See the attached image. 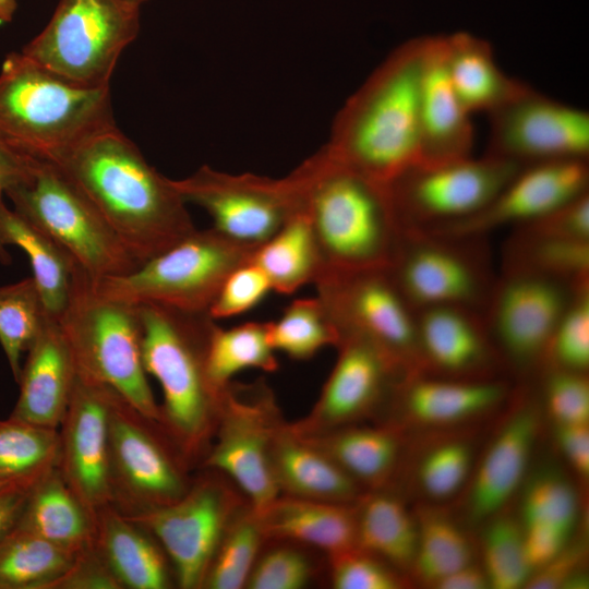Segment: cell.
I'll list each match as a JSON object with an SVG mask.
<instances>
[{
  "instance_id": "obj_1",
  "label": "cell",
  "mask_w": 589,
  "mask_h": 589,
  "mask_svg": "<svg viewBox=\"0 0 589 589\" xmlns=\"http://www.w3.org/2000/svg\"><path fill=\"white\" fill-rule=\"evenodd\" d=\"M50 163L88 199L140 265L196 230L171 179L149 165L117 125Z\"/></svg>"
},
{
  "instance_id": "obj_2",
  "label": "cell",
  "mask_w": 589,
  "mask_h": 589,
  "mask_svg": "<svg viewBox=\"0 0 589 589\" xmlns=\"http://www.w3.org/2000/svg\"><path fill=\"white\" fill-rule=\"evenodd\" d=\"M428 36L395 48L338 111L322 149L388 184L421 164L420 97Z\"/></svg>"
},
{
  "instance_id": "obj_3",
  "label": "cell",
  "mask_w": 589,
  "mask_h": 589,
  "mask_svg": "<svg viewBox=\"0 0 589 589\" xmlns=\"http://www.w3.org/2000/svg\"><path fill=\"white\" fill-rule=\"evenodd\" d=\"M291 173L324 269L388 268L404 230L386 184L334 160L322 148Z\"/></svg>"
},
{
  "instance_id": "obj_4",
  "label": "cell",
  "mask_w": 589,
  "mask_h": 589,
  "mask_svg": "<svg viewBox=\"0 0 589 589\" xmlns=\"http://www.w3.org/2000/svg\"><path fill=\"white\" fill-rule=\"evenodd\" d=\"M142 358L163 390L159 424L197 469L214 438L226 387L212 381L207 350L217 325L208 312L140 304Z\"/></svg>"
},
{
  "instance_id": "obj_5",
  "label": "cell",
  "mask_w": 589,
  "mask_h": 589,
  "mask_svg": "<svg viewBox=\"0 0 589 589\" xmlns=\"http://www.w3.org/2000/svg\"><path fill=\"white\" fill-rule=\"evenodd\" d=\"M110 86L86 87L51 73L22 52L0 71V142L50 161L116 127Z\"/></svg>"
},
{
  "instance_id": "obj_6",
  "label": "cell",
  "mask_w": 589,
  "mask_h": 589,
  "mask_svg": "<svg viewBox=\"0 0 589 589\" xmlns=\"http://www.w3.org/2000/svg\"><path fill=\"white\" fill-rule=\"evenodd\" d=\"M58 322L76 371L116 390L145 417L160 411L142 358L139 306L109 298L75 263L68 303Z\"/></svg>"
},
{
  "instance_id": "obj_7",
  "label": "cell",
  "mask_w": 589,
  "mask_h": 589,
  "mask_svg": "<svg viewBox=\"0 0 589 589\" xmlns=\"http://www.w3.org/2000/svg\"><path fill=\"white\" fill-rule=\"evenodd\" d=\"M257 247L236 241L213 227L195 230L135 271L94 281L103 294L133 305L155 303L208 312L225 279L250 262Z\"/></svg>"
},
{
  "instance_id": "obj_8",
  "label": "cell",
  "mask_w": 589,
  "mask_h": 589,
  "mask_svg": "<svg viewBox=\"0 0 589 589\" xmlns=\"http://www.w3.org/2000/svg\"><path fill=\"white\" fill-rule=\"evenodd\" d=\"M4 194L16 213L58 242L92 278L122 276L141 266L55 164L36 159L29 173Z\"/></svg>"
},
{
  "instance_id": "obj_9",
  "label": "cell",
  "mask_w": 589,
  "mask_h": 589,
  "mask_svg": "<svg viewBox=\"0 0 589 589\" xmlns=\"http://www.w3.org/2000/svg\"><path fill=\"white\" fill-rule=\"evenodd\" d=\"M139 29L140 5L129 0H59L47 25L21 52L70 83L110 86Z\"/></svg>"
},
{
  "instance_id": "obj_10",
  "label": "cell",
  "mask_w": 589,
  "mask_h": 589,
  "mask_svg": "<svg viewBox=\"0 0 589 589\" xmlns=\"http://www.w3.org/2000/svg\"><path fill=\"white\" fill-rule=\"evenodd\" d=\"M111 506L124 515L146 513L178 501L194 470L161 425L116 390L108 416Z\"/></svg>"
},
{
  "instance_id": "obj_11",
  "label": "cell",
  "mask_w": 589,
  "mask_h": 589,
  "mask_svg": "<svg viewBox=\"0 0 589 589\" xmlns=\"http://www.w3.org/2000/svg\"><path fill=\"white\" fill-rule=\"evenodd\" d=\"M178 501L137 515H125L148 530L166 552L181 589H203L215 550L248 498L219 471L199 468ZM124 515V514H123Z\"/></svg>"
},
{
  "instance_id": "obj_12",
  "label": "cell",
  "mask_w": 589,
  "mask_h": 589,
  "mask_svg": "<svg viewBox=\"0 0 589 589\" xmlns=\"http://www.w3.org/2000/svg\"><path fill=\"white\" fill-rule=\"evenodd\" d=\"M477 238L404 230L386 271L414 312L453 305L483 313L496 279Z\"/></svg>"
},
{
  "instance_id": "obj_13",
  "label": "cell",
  "mask_w": 589,
  "mask_h": 589,
  "mask_svg": "<svg viewBox=\"0 0 589 589\" xmlns=\"http://www.w3.org/2000/svg\"><path fill=\"white\" fill-rule=\"evenodd\" d=\"M283 420L275 395L266 383L230 382L213 442L199 468L225 474L251 506L262 512L279 495L272 471L271 447L274 432Z\"/></svg>"
},
{
  "instance_id": "obj_14",
  "label": "cell",
  "mask_w": 589,
  "mask_h": 589,
  "mask_svg": "<svg viewBox=\"0 0 589 589\" xmlns=\"http://www.w3.org/2000/svg\"><path fill=\"white\" fill-rule=\"evenodd\" d=\"M522 167L484 154L420 164L386 185L402 230H424L480 212Z\"/></svg>"
},
{
  "instance_id": "obj_15",
  "label": "cell",
  "mask_w": 589,
  "mask_h": 589,
  "mask_svg": "<svg viewBox=\"0 0 589 589\" xmlns=\"http://www.w3.org/2000/svg\"><path fill=\"white\" fill-rule=\"evenodd\" d=\"M314 285L341 338H365L408 372H420L416 312L386 269H324Z\"/></svg>"
},
{
  "instance_id": "obj_16",
  "label": "cell",
  "mask_w": 589,
  "mask_h": 589,
  "mask_svg": "<svg viewBox=\"0 0 589 589\" xmlns=\"http://www.w3.org/2000/svg\"><path fill=\"white\" fill-rule=\"evenodd\" d=\"M171 181L187 204L208 213L214 229L245 244L260 245L301 211L300 190L291 172L273 179L230 175L204 165Z\"/></svg>"
},
{
  "instance_id": "obj_17",
  "label": "cell",
  "mask_w": 589,
  "mask_h": 589,
  "mask_svg": "<svg viewBox=\"0 0 589 589\" xmlns=\"http://www.w3.org/2000/svg\"><path fill=\"white\" fill-rule=\"evenodd\" d=\"M579 287L534 273L503 272L483 311L493 346L521 370L544 361L556 325Z\"/></svg>"
},
{
  "instance_id": "obj_18",
  "label": "cell",
  "mask_w": 589,
  "mask_h": 589,
  "mask_svg": "<svg viewBox=\"0 0 589 589\" xmlns=\"http://www.w3.org/2000/svg\"><path fill=\"white\" fill-rule=\"evenodd\" d=\"M489 117L488 155L520 166L589 158L588 111L530 85Z\"/></svg>"
},
{
  "instance_id": "obj_19",
  "label": "cell",
  "mask_w": 589,
  "mask_h": 589,
  "mask_svg": "<svg viewBox=\"0 0 589 589\" xmlns=\"http://www.w3.org/2000/svg\"><path fill=\"white\" fill-rule=\"evenodd\" d=\"M338 357L310 412L291 422L301 435H313L357 421L374 412L408 372L370 340L344 336Z\"/></svg>"
},
{
  "instance_id": "obj_20",
  "label": "cell",
  "mask_w": 589,
  "mask_h": 589,
  "mask_svg": "<svg viewBox=\"0 0 589 589\" xmlns=\"http://www.w3.org/2000/svg\"><path fill=\"white\" fill-rule=\"evenodd\" d=\"M113 389L76 371L72 396L58 428L57 468L96 517L111 505L108 416Z\"/></svg>"
},
{
  "instance_id": "obj_21",
  "label": "cell",
  "mask_w": 589,
  "mask_h": 589,
  "mask_svg": "<svg viewBox=\"0 0 589 589\" xmlns=\"http://www.w3.org/2000/svg\"><path fill=\"white\" fill-rule=\"evenodd\" d=\"M589 192L588 160L524 166L480 212L446 225L416 230L448 238L481 237L504 226L538 218Z\"/></svg>"
},
{
  "instance_id": "obj_22",
  "label": "cell",
  "mask_w": 589,
  "mask_h": 589,
  "mask_svg": "<svg viewBox=\"0 0 589 589\" xmlns=\"http://www.w3.org/2000/svg\"><path fill=\"white\" fill-rule=\"evenodd\" d=\"M27 352L17 382L20 394L10 417L58 429L76 377L75 363L58 320L46 315Z\"/></svg>"
},
{
  "instance_id": "obj_23",
  "label": "cell",
  "mask_w": 589,
  "mask_h": 589,
  "mask_svg": "<svg viewBox=\"0 0 589 589\" xmlns=\"http://www.w3.org/2000/svg\"><path fill=\"white\" fill-rule=\"evenodd\" d=\"M474 129L459 103L444 62V36H428L420 97L421 164L471 156Z\"/></svg>"
},
{
  "instance_id": "obj_24",
  "label": "cell",
  "mask_w": 589,
  "mask_h": 589,
  "mask_svg": "<svg viewBox=\"0 0 589 589\" xmlns=\"http://www.w3.org/2000/svg\"><path fill=\"white\" fill-rule=\"evenodd\" d=\"M422 369L474 378L492 359L493 342L483 313L462 306L442 305L416 311Z\"/></svg>"
},
{
  "instance_id": "obj_25",
  "label": "cell",
  "mask_w": 589,
  "mask_h": 589,
  "mask_svg": "<svg viewBox=\"0 0 589 589\" xmlns=\"http://www.w3.org/2000/svg\"><path fill=\"white\" fill-rule=\"evenodd\" d=\"M271 464L279 495L352 504L365 492L324 450L299 434L285 419L273 435Z\"/></svg>"
},
{
  "instance_id": "obj_26",
  "label": "cell",
  "mask_w": 589,
  "mask_h": 589,
  "mask_svg": "<svg viewBox=\"0 0 589 589\" xmlns=\"http://www.w3.org/2000/svg\"><path fill=\"white\" fill-rule=\"evenodd\" d=\"M538 417L532 405L522 406L491 443L472 481L468 498L471 519L491 517L520 485L538 435Z\"/></svg>"
},
{
  "instance_id": "obj_27",
  "label": "cell",
  "mask_w": 589,
  "mask_h": 589,
  "mask_svg": "<svg viewBox=\"0 0 589 589\" xmlns=\"http://www.w3.org/2000/svg\"><path fill=\"white\" fill-rule=\"evenodd\" d=\"M413 372L395 386L394 397L409 420L446 425L479 416L507 395L505 383L492 378L425 377Z\"/></svg>"
},
{
  "instance_id": "obj_28",
  "label": "cell",
  "mask_w": 589,
  "mask_h": 589,
  "mask_svg": "<svg viewBox=\"0 0 589 589\" xmlns=\"http://www.w3.org/2000/svg\"><path fill=\"white\" fill-rule=\"evenodd\" d=\"M95 548L123 589H168L176 585L171 563L159 542L111 505L96 514Z\"/></svg>"
},
{
  "instance_id": "obj_29",
  "label": "cell",
  "mask_w": 589,
  "mask_h": 589,
  "mask_svg": "<svg viewBox=\"0 0 589 589\" xmlns=\"http://www.w3.org/2000/svg\"><path fill=\"white\" fill-rule=\"evenodd\" d=\"M354 503L278 495L259 516L267 540L293 541L328 557L357 548Z\"/></svg>"
},
{
  "instance_id": "obj_30",
  "label": "cell",
  "mask_w": 589,
  "mask_h": 589,
  "mask_svg": "<svg viewBox=\"0 0 589 589\" xmlns=\"http://www.w3.org/2000/svg\"><path fill=\"white\" fill-rule=\"evenodd\" d=\"M443 36L447 75L459 103L469 115H489L528 86L508 76L497 65L488 40L467 32Z\"/></svg>"
},
{
  "instance_id": "obj_31",
  "label": "cell",
  "mask_w": 589,
  "mask_h": 589,
  "mask_svg": "<svg viewBox=\"0 0 589 589\" xmlns=\"http://www.w3.org/2000/svg\"><path fill=\"white\" fill-rule=\"evenodd\" d=\"M17 529L77 554L94 545L96 517L55 467L31 488Z\"/></svg>"
},
{
  "instance_id": "obj_32",
  "label": "cell",
  "mask_w": 589,
  "mask_h": 589,
  "mask_svg": "<svg viewBox=\"0 0 589 589\" xmlns=\"http://www.w3.org/2000/svg\"><path fill=\"white\" fill-rule=\"evenodd\" d=\"M303 436L365 491L382 490L390 481L399 460L401 443L393 426L349 424Z\"/></svg>"
},
{
  "instance_id": "obj_33",
  "label": "cell",
  "mask_w": 589,
  "mask_h": 589,
  "mask_svg": "<svg viewBox=\"0 0 589 589\" xmlns=\"http://www.w3.org/2000/svg\"><path fill=\"white\" fill-rule=\"evenodd\" d=\"M357 548L397 569L412 568L418 524L405 505L382 490L365 491L354 503Z\"/></svg>"
},
{
  "instance_id": "obj_34",
  "label": "cell",
  "mask_w": 589,
  "mask_h": 589,
  "mask_svg": "<svg viewBox=\"0 0 589 589\" xmlns=\"http://www.w3.org/2000/svg\"><path fill=\"white\" fill-rule=\"evenodd\" d=\"M0 231L7 247L16 245L27 254L44 310L58 320L68 303L76 262L50 236L5 205L0 212Z\"/></svg>"
},
{
  "instance_id": "obj_35",
  "label": "cell",
  "mask_w": 589,
  "mask_h": 589,
  "mask_svg": "<svg viewBox=\"0 0 589 589\" xmlns=\"http://www.w3.org/2000/svg\"><path fill=\"white\" fill-rule=\"evenodd\" d=\"M252 262L264 272L272 289L284 294L314 284L324 269L312 228L302 211L255 249Z\"/></svg>"
},
{
  "instance_id": "obj_36",
  "label": "cell",
  "mask_w": 589,
  "mask_h": 589,
  "mask_svg": "<svg viewBox=\"0 0 589 589\" xmlns=\"http://www.w3.org/2000/svg\"><path fill=\"white\" fill-rule=\"evenodd\" d=\"M503 272H528L565 281L589 284V240L512 232L503 251Z\"/></svg>"
},
{
  "instance_id": "obj_37",
  "label": "cell",
  "mask_w": 589,
  "mask_h": 589,
  "mask_svg": "<svg viewBox=\"0 0 589 589\" xmlns=\"http://www.w3.org/2000/svg\"><path fill=\"white\" fill-rule=\"evenodd\" d=\"M75 555L16 528L0 541V589H48Z\"/></svg>"
},
{
  "instance_id": "obj_38",
  "label": "cell",
  "mask_w": 589,
  "mask_h": 589,
  "mask_svg": "<svg viewBox=\"0 0 589 589\" xmlns=\"http://www.w3.org/2000/svg\"><path fill=\"white\" fill-rule=\"evenodd\" d=\"M207 369L220 388L247 369L275 372L278 360L269 341L268 322H248L231 328L216 325L208 344Z\"/></svg>"
},
{
  "instance_id": "obj_39",
  "label": "cell",
  "mask_w": 589,
  "mask_h": 589,
  "mask_svg": "<svg viewBox=\"0 0 589 589\" xmlns=\"http://www.w3.org/2000/svg\"><path fill=\"white\" fill-rule=\"evenodd\" d=\"M59 458V432L12 417L0 420V479L34 484Z\"/></svg>"
},
{
  "instance_id": "obj_40",
  "label": "cell",
  "mask_w": 589,
  "mask_h": 589,
  "mask_svg": "<svg viewBox=\"0 0 589 589\" xmlns=\"http://www.w3.org/2000/svg\"><path fill=\"white\" fill-rule=\"evenodd\" d=\"M266 540L259 513L245 503L228 524L215 550L203 589L245 588Z\"/></svg>"
},
{
  "instance_id": "obj_41",
  "label": "cell",
  "mask_w": 589,
  "mask_h": 589,
  "mask_svg": "<svg viewBox=\"0 0 589 589\" xmlns=\"http://www.w3.org/2000/svg\"><path fill=\"white\" fill-rule=\"evenodd\" d=\"M268 336L276 352L294 360H308L325 347H337L339 330L316 296L292 301L274 322H268Z\"/></svg>"
},
{
  "instance_id": "obj_42",
  "label": "cell",
  "mask_w": 589,
  "mask_h": 589,
  "mask_svg": "<svg viewBox=\"0 0 589 589\" xmlns=\"http://www.w3.org/2000/svg\"><path fill=\"white\" fill-rule=\"evenodd\" d=\"M46 315L33 277L0 287V345L16 383L22 354L36 339Z\"/></svg>"
},
{
  "instance_id": "obj_43",
  "label": "cell",
  "mask_w": 589,
  "mask_h": 589,
  "mask_svg": "<svg viewBox=\"0 0 589 589\" xmlns=\"http://www.w3.org/2000/svg\"><path fill=\"white\" fill-rule=\"evenodd\" d=\"M471 546L464 532L443 516L425 515L418 522L412 569L429 585L471 563Z\"/></svg>"
},
{
  "instance_id": "obj_44",
  "label": "cell",
  "mask_w": 589,
  "mask_h": 589,
  "mask_svg": "<svg viewBox=\"0 0 589 589\" xmlns=\"http://www.w3.org/2000/svg\"><path fill=\"white\" fill-rule=\"evenodd\" d=\"M314 550L289 540L268 539L250 573L248 589H302L322 568Z\"/></svg>"
},
{
  "instance_id": "obj_45",
  "label": "cell",
  "mask_w": 589,
  "mask_h": 589,
  "mask_svg": "<svg viewBox=\"0 0 589 589\" xmlns=\"http://www.w3.org/2000/svg\"><path fill=\"white\" fill-rule=\"evenodd\" d=\"M484 572L495 589L525 587L532 574L527 561L522 529L509 518L489 525L483 538Z\"/></svg>"
},
{
  "instance_id": "obj_46",
  "label": "cell",
  "mask_w": 589,
  "mask_h": 589,
  "mask_svg": "<svg viewBox=\"0 0 589 589\" xmlns=\"http://www.w3.org/2000/svg\"><path fill=\"white\" fill-rule=\"evenodd\" d=\"M544 361L553 369L586 372L589 366V284L576 289L552 335Z\"/></svg>"
},
{
  "instance_id": "obj_47",
  "label": "cell",
  "mask_w": 589,
  "mask_h": 589,
  "mask_svg": "<svg viewBox=\"0 0 589 589\" xmlns=\"http://www.w3.org/2000/svg\"><path fill=\"white\" fill-rule=\"evenodd\" d=\"M577 497L572 485L556 473L537 477L524 496V524H544L570 533L577 517Z\"/></svg>"
},
{
  "instance_id": "obj_48",
  "label": "cell",
  "mask_w": 589,
  "mask_h": 589,
  "mask_svg": "<svg viewBox=\"0 0 589 589\" xmlns=\"http://www.w3.org/2000/svg\"><path fill=\"white\" fill-rule=\"evenodd\" d=\"M471 457L469 445L459 441L445 442L430 449L418 469L423 492L436 500L455 494L470 472Z\"/></svg>"
},
{
  "instance_id": "obj_49",
  "label": "cell",
  "mask_w": 589,
  "mask_h": 589,
  "mask_svg": "<svg viewBox=\"0 0 589 589\" xmlns=\"http://www.w3.org/2000/svg\"><path fill=\"white\" fill-rule=\"evenodd\" d=\"M335 589H397L401 581L387 563L358 548L327 557Z\"/></svg>"
},
{
  "instance_id": "obj_50",
  "label": "cell",
  "mask_w": 589,
  "mask_h": 589,
  "mask_svg": "<svg viewBox=\"0 0 589 589\" xmlns=\"http://www.w3.org/2000/svg\"><path fill=\"white\" fill-rule=\"evenodd\" d=\"M273 290L264 272L252 260L232 271L208 309L216 321L245 313Z\"/></svg>"
},
{
  "instance_id": "obj_51",
  "label": "cell",
  "mask_w": 589,
  "mask_h": 589,
  "mask_svg": "<svg viewBox=\"0 0 589 589\" xmlns=\"http://www.w3.org/2000/svg\"><path fill=\"white\" fill-rule=\"evenodd\" d=\"M544 397L555 424L589 422V382L584 372L552 368L545 378Z\"/></svg>"
},
{
  "instance_id": "obj_52",
  "label": "cell",
  "mask_w": 589,
  "mask_h": 589,
  "mask_svg": "<svg viewBox=\"0 0 589 589\" xmlns=\"http://www.w3.org/2000/svg\"><path fill=\"white\" fill-rule=\"evenodd\" d=\"M513 231L536 237L589 240V192L527 223Z\"/></svg>"
},
{
  "instance_id": "obj_53",
  "label": "cell",
  "mask_w": 589,
  "mask_h": 589,
  "mask_svg": "<svg viewBox=\"0 0 589 589\" xmlns=\"http://www.w3.org/2000/svg\"><path fill=\"white\" fill-rule=\"evenodd\" d=\"M48 589H123L121 582L93 546L77 553L68 569Z\"/></svg>"
},
{
  "instance_id": "obj_54",
  "label": "cell",
  "mask_w": 589,
  "mask_h": 589,
  "mask_svg": "<svg viewBox=\"0 0 589 589\" xmlns=\"http://www.w3.org/2000/svg\"><path fill=\"white\" fill-rule=\"evenodd\" d=\"M584 560L585 548L582 545L565 546L548 564L534 570L536 574H531L525 588H585L588 582L585 574L580 572Z\"/></svg>"
},
{
  "instance_id": "obj_55",
  "label": "cell",
  "mask_w": 589,
  "mask_h": 589,
  "mask_svg": "<svg viewBox=\"0 0 589 589\" xmlns=\"http://www.w3.org/2000/svg\"><path fill=\"white\" fill-rule=\"evenodd\" d=\"M568 533L544 524H525L524 549L532 573L553 560L565 546Z\"/></svg>"
},
{
  "instance_id": "obj_56",
  "label": "cell",
  "mask_w": 589,
  "mask_h": 589,
  "mask_svg": "<svg viewBox=\"0 0 589 589\" xmlns=\"http://www.w3.org/2000/svg\"><path fill=\"white\" fill-rule=\"evenodd\" d=\"M35 160L0 142V212L4 205L2 196L5 191L28 175ZM7 248L0 231V262L2 264L11 263V255Z\"/></svg>"
},
{
  "instance_id": "obj_57",
  "label": "cell",
  "mask_w": 589,
  "mask_h": 589,
  "mask_svg": "<svg viewBox=\"0 0 589 589\" xmlns=\"http://www.w3.org/2000/svg\"><path fill=\"white\" fill-rule=\"evenodd\" d=\"M556 440L573 468L581 476L589 473L588 423L555 424Z\"/></svg>"
},
{
  "instance_id": "obj_58",
  "label": "cell",
  "mask_w": 589,
  "mask_h": 589,
  "mask_svg": "<svg viewBox=\"0 0 589 589\" xmlns=\"http://www.w3.org/2000/svg\"><path fill=\"white\" fill-rule=\"evenodd\" d=\"M32 486L15 484L0 490V541L17 528Z\"/></svg>"
},
{
  "instance_id": "obj_59",
  "label": "cell",
  "mask_w": 589,
  "mask_h": 589,
  "mask_svg": "<svg viewBox=\"0 0 589 589\" xmlns=\"http://www.w3.org/2000/svg\"><path fill=\"white\" fill-rule=\"evenodd\" d=\"M438 589H484L490 587L484 569L469 563L433 585Z\"/></svg>"
},
{
  "instance_id": "obj_60",
  "label": "cell",
  "mask_w": 589,
  "mask_h": 589,
  "mask_svg": "<svg viewBox=\"0 0 589 589\" xmlns=\"http://www.w3.org/2000/svg\"><path fill=\"white\" fill-rule=\"evenodd\" d=\"M17 0H0V22H10L16 10Z\"/></svg>"
},
{
  "instance_id": "obj_61",
  "label": "cell",
  "mask_w": 589,
  "mask_h": 589,
  "mask_svg": "<svg viewBox=\"0 0 589 589\" xmlns=\"http://www.w3.org/2000/svg\"><path fill=\"white\" fill-rule=\"evenodd\" d=\"M15 484H20V483L10 482V481L0 479V490H2L4 488H8V486H11V485H15ZM27 485H29V484H27Z\"/></svg>"
},
{
  "instance_id": "obj_62",
  "label": "cell",
  "mask_w": 589,
  "mask_h": 589,
  "mask_svg": "<svg viewBox=\"0 0 589 589\" xmlns=\"http://www.w3.org/2000/svg\"><path fill=\"white\" fill-rule=\"evenodd\" d=\"M129 1H131V2H133V3H136V4L141 5L142 3H144V2L147 1V0H129Z\"/></svg>"
}]
</instances>
